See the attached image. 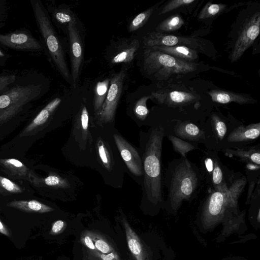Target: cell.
<instances>
[{
    "label": "cell",
    "mask_w": 260,
    "mask_h": 260,
    "mask_svg": "<svg viewBox=\"0 0 260 260\" xmlns=\"http://www.w3.org/2000/svg\"><path fill=\"white\" fill-rule=\"evenodd\" d=\"M203 181L200 167L187 157L169 161L163 174V185L168 192L164 205L167 212L175 215L184 201L195 199Z\"/></svg>",
    "instance_id": "cell-1"
},
{
    "label": "cell",
    "mask_w": 260,
    "mask_h": 260,
    "mask_svg": "<svg viewBox=\"0 0 260 260\" xmlns=\"http://www.w3.org/2000/svg\"><path fill=\"white\" fill-rule=\"evenodd\" d=\"M165 137L164 127L160 124L150 126L144 134L142 159L145 199L158 210L164 208L163 171L161 165L162 143Z\"/></svg>",
    "instance_id": "cell-2"
},
{
    "label": "cell",
    "mask_w": 260,
    "mask_h": 260,
    "mask_svg": "<svg viewBox=\"0 0 260 260\" xmlns=\"http://www.w3.org/2000/svg\"><path fill=\"white\" fill-rule=\"evenodd\" d=\"M247 183L246 177L238 172L226 189L208 190L198 213V219L205 229L211 230L240 212L239 199Z\"/></svg>",
    "instance_id": "cell-3"
},
{
    "label": "cell",
    "mask_w": 260,
    "mask_h": 260,
    "mask_svg": "<svg viewBox=\"0 0 260 260\" xmlns=\"http://www.w3.org/2000/svg\"><path fill=\"white\" fill-rule=\"evenodd\" d=\"M30 3L37 25L51 60L66 81L72 84L64 49L46 10L40 1L31 0Z\"/></svg>",
    "instance_id": "cell-4"
},
{
    "label": "cell",
    "mask_w": 260,
    "mask_h": 260,
    "mask_svg": "<svg viewBox=\"0 0 260 260\" xmlns=\"http://www.w3.org/2000/svg\"><path fill=\"white\" fill-rule=\"evenodd\" d=\"M218 152L208 149L204 150L200 167L208 189L216 191L228 188L237 174L221 162Z\"/></svg>",
    "instance_id": "cell-5"
},
{
    "label": "cell",
    "mask_w": 260,
    "mask_h": 260,
    "mask_svg": "<svg viewBox=\"0 0 260 260\" xmlns=\"http://www.w3.org/2000/svg\"><path fill=\"white\" fill-rule=\"evenodd\" d=\"M242 123L231 116L225 117L219 112H210L202 125L203 144L206 149L221 151L230 133Z\"/></svg>",
    "instance_id": "cell-6"
},
{
    "label": "cell",
    "mask_w": 260,
    "mask_h": 260,
    "mask_svg": "<svg viewBox=\"0 0 260 260\" xmlns=\"http://www.w3.org/2000/svg\"><path fill=\"white\" fill-rule=\"evenodd\" d=\"M41 85H17L0 95V126L41 94Z\"/></svg>",
    "instance_id": "cell-7"
},
{
    "label": "cell",
    "mask_w": 260,
    "mask_h": 260,
    "mask_svg": "<svg viewBox=\"0 0 260 260\" xmlns=\"http://www.w3.org/2000/svg\"><path fill=\"white\" fill-rule=\"evenodd\" d=\"M144 65L150 73L157 77H168L177 74H186L196 70L198 64L187 62L164 52L146 48L144 53Z\"/></svg>",
    "instance_id": "cell-8"
},
{
    "label": "cell",
    "mask_w": 260,
    "mask_h": 260,
    "mask_svg": "<svg viewBox=\"0 0 260 260\" xmlns=\"http://www.w3.org/2000/svg\"><path fill=\"white\" fill-rule=\"evenodd\" d=\"M260 12L248 17L242 24L230 56L232 62L237 61L254 43L259 34Z\"/></svg>",
    "instance_id": "cell-9"
},
{
    "label": "cell",
    "mask_w": 260,
    "mask_h": 260,
    "mask_svg": "<svg viewBox=\"0 0 260 260\" xmlns=\"http://www.w3.org/2000/svg\"><path fill=\"white\" fill-rule=\"evenodd\" d=\"M126 76V70L122 69L111 77L107 95L101 111L96 115L101 122L107 123L113 120Z\"/></svg>",
    "instance_id": "cell-10"
},
{
    "label": "cell",
    "mask_w": 260,
    "mask_h": 260,
    "mask_svg": "<svg viewBox=\"0 0 260 260\" xmlns=\"http://www.w3.org/2000/svg\"><path fill=\"white\" fill-rule=\"evenodd\" d=\"M69 37L70 57L71 66V85L76 88L83 59V48L77 23L70 24L67 27Z\"/></svg>",
    "instance_id": "cell-11"
},
{
    "label": "cell",
    "mask_w": 260,
    "mask_h": 260,
    "mask_svg": "<svg viewBox=\"0 0 260 260\" xmlns=\"http://www.w3.org/2000/svg\"><path fill=\"white\" fill-rule=\"evenodd\" d=\"M203 123L190 121H177L164 128L165 137L169 135L196 144H203Z\"/></svg>",
    "instance_id": "cell-12"
},
{
    "label": "cell",
    "mask_w": 260,
    "mask_h": 260,
    "mask_svg": "<svg viewBox=\"0 0 260 260\" xmlns=\"http://www.w3.org/2000/svg\"><path fill=\"white\" fill-rule=\"evenodd\" d=\"M259 135L260 122L252 123L246 125L242 123L230 133L223 150L250 145L257 139Z\"/></svg>",
    "instance_id": "cell-13"
},
{
    "label": "cell",
    "mask_w": 260,
    "mask_h": 260,
    "mask_svg": "<svg viewBox=\"0 0 260 260\" xmlns=\"http://www.w3.org/2000/svg\"><path fill=\"white\" fill-rule=\"evenodd\" d=\"M143 44L146 48L181 45L194 49L199 47L200 45L199 41L195 38L167 35L157 31L147 34L143 38Z\"/></svg>",
    "instance_id": "cell-14"
},
{
    "label": "cell",
    "mask_w": 260,
    "mask_h": 260,
    "mask_svg": "<svg viewBox=\"0 0 260 260\" xmlns=\"http://www.w3.org/2000/svg\"><path fill=\"white\" fill-rule=\"evenodd\" d=\"M0 44L15 50L37 51L43 49L40 42L24 31L0 34Z\"/></svg>",
    "instance_id": "cell-15"
},
{
    "label": "cell",
    "mask_w": 260,
    "mask_h": 260,
    "mask_svg": "<svg viewBox=\"0 0 260 260\" xmlns=\"http://www.w3.org/2000/svg\"><path fill=\"white\" fill-rule=\"evenodd\" d=\"M114 139L121 157L129 170L135 176H142V159L137 150L120 135L114 134Z\"/></svg>",
    "instance_id": "cell-16"
},
{
    "label": "cell",
    "mask_w": 260,
    "mask_h": 260,
    "mask_svg": "<svg viewBox=\"0 0 260 260\" xmlns=\"http://www.w3.org/2000/svg\"><path fill=\"white\" fill-rule=\"evenodd\" d=\"M139 46V41L135 39H123L118 41L114 44L108 55V61L113 65L132 62Z\"/></svg>",
    "instance_id": "cell-17"
},
{
    "label": "cell",
    "mask_w": 260,
    "mask_h": 260,
    "mask_svg": "<svg viewBox=\"0 0 260 260\" xmlns=\"http://www.w3.org/2000/svg\"><path fill=\"white\" fill-rule=\"evenodd\" d=\"M127 246L135 260H149V254L141 239L133 230L125 217L122 219Z\"/></svg>",
    "instance_id": "cell-18"
},
{
    "label": "cell",
    "mask_w": 260,
    "mask_h": 260,
    "mask_svg": "<svg viewBox=\"0 0 260 260\" xmlns=\"http://www.w3.org/2000/svg\"><path fill=\"white\" fill-rule=\"evenodd\" d=\"M61 99L56 98L51 100L38 114L31 122L27 125L20 135V137L32 134L37 129L43 126L61 103Z\"/></svg>",
    "instance_id": "cell-19"
},
{
    "label": "cell",
    "mask_w": 260,
    "mask_h": 260,
    "mask_svg": "<svg viewBox=\"0 0 260 260\" xmlns=\"http://www.w3.org/2000/svg\"><path fill=\"white\" fill-rule=\"evenodd\" d=\"M225 155L239 158L246 164H254L260 166V144L248 145L234 149H225L222 151Z\"/></svg>",
    "instance_id": "cell-20"
},
{
    "label": "cell",
    "mask_w": 260,
    "mask_h": 260,
    "mask_svg": "<svg viewBox=\"0 0 260 260\" xmlns=\"http://www.w3.org/2000/svg\"><path fill=\"white\" fill-rule=\"evenodd\" d=\"M214 102L226 104L234 102L239 104H254L256 101L247 94L220 89H214L208 92Z\"/></svg>",
    "instance_id": "cell-21"
},
{
    "label": "cell",
    "mask_w": 260,
    "mask_h": 260,
    "mask_svg": "<svg viewBox=\"0 0 260 260\" xmlns=\"http://www.w3.org/2000/svg\"><path fill=\"white\" fill-rule=\"evenodd\" d=\"M164 52L177 58L190 62H193L198 58V53L196 49L184 46H154L147 48Z\"/></svg>",
    "instance_id": "cell-22"
},
{
    "label": "cell",
    "mask_w": 260,
    "mask_h": 260,
    "mask_svg": "<svg viewBox=\"0 0 260 260\" xmlns=\"http://www.w3.org/2000/svg\"><path fill=\"white\" fill-rule=\"evenodd\" d=\"M7 206L23 211L45 213L54 211V209L37 200H15L10 202Z\"/></svg>",
    "instance_id": "cell-23"
},
{
    "label": "cell",
    "mask_w": 260,
    "mask_h": 260,
    "mask_svg": "<svg viewBox=\"0 0 260 260\" xmlns=\"http://www.w3.org/2000/svg\"><path fill=\"white\" fill-rule=\"evenodd\" d=\"M0 166L5 172L14 177L24 178L28 176V168L17 159H0Z\"/></svg>",
    "instance_id": "cell-24"
},
{
    "label": "cell",
    "mask_w": 260,
    "mask_h": 260,
    "mask_svg": "<svg viewBox=\"0 0 260 260\" xmlns=\"http://www.w3.org/2000/svg\"><path fill=\"white\" fill-rule=\"evenodd\" d=\"M111 78H107L96 83L94 89L93 107L97 115L101 111L107 95Z\"/></svg>",
    "instance_id": "cell-25"
},
{
    "label": "cell",
    "mask_w": 260,
    "mask_h": 260,
    "mask_svg": "<svg viewBox=\"0 0 260 260\" xmlns=\"http://www.w3.org/2000/svg\"><path fill=\"white\" fill-rule=\"evenodd\" d=\"M51 14L54 21L60 26H66L67 28L70 24L77 23L75 14L66 6L55 8Z\"/></svg>",
    "instance_id": "cell-26"
},
{
    "label": "cell",
    "mask_w": 260,
    "mask_h": 260,
    "mask_svg": "<svg viewBox=\"0 0 260 260\" xmlns=\"http://www.w3.org/2000/svg\"><path fill=\"white\" fill-rule=\"evenodd\" d=\"M167 137L171 142L173 150L179 153L181 157L186 158L190 151L199 149V145L182 140L175 136L169 135Z\"/></svg>",
    "instance_id": "cell-27"
},
{
    "label": "cell",
    "mask_w": 260,
    "mask_h": 260,
    "mask_svg": "<svg viewBox=\"0 0 260 260\" xmlns=\"http://www.w3.org/2000/svg\"><path fill=\"white\" fill-rule=\"evenodd\" d=\"M184 23V20L180 15H174L160 22L156 30L159 32H169L179 29Z\"/></svg>",
    "instance_id": "cell-28"
},
{
    "label": "cell",
    "mask_w": 260,
    "mask_h": 260,
    "mask_svg": "<svg viewBox=\"0 0 260 260\" xmlns=\"http://www.w3.org/2000/svg\"><path fill=\"white\" fill-rule=\"evenodd\" d=\"M246 211L243 210L235 216H234L223 222L224 228L222 231V237H226L234 231L239 229V225L245 223Z\"/></svg>",
    "instance_id": "cell-29"
},
{
    "label": "cell",
    "mask_w": 260,
    "mask_h": 260,
    "mask_svg": "<svg viewBox=\"0 0 260 260\" xmlns=\"http://www.w3.org/2000/svg\"><path fill=\"white\" fill-rule=\"evenodd\" d=\"M89 233L97 251L107 254L115 250L109 241L100 233L93 231H89Z\"/></svg>",
    "instance_id": "cell-30"
},
{
    "label": "cell",
    "mask_w": 260,
    "mask_h": 260,
    "mask_svg": "<svg viewBox=\"0 0 260 260\" xmlns=\"http://www.w3.org/2000/svg\"><path fill=\"white\" fill-rule=\"evenodd\" d=\"M227 7L223 4L207 3L201 11L198 16L200 20L212 18L219 15Z\"/></svg>",
    "instance_id": "cell-31"
},
{
    "label": "cell",
    "mask_w": 260,
    "mask_h": 260,
    "mask_svg": "<svg viewBox=\"0 0 260 260\" xmlns=\"http://www.w3.org/2000/svg\"><path fill=\"white\" fill-rule=\"evenodd\" d=\"M154 9V7L150 8L136 16L129 24L128 31L134 32L142 27L148 21Z\"/></svg>",
    "instance_id": "cell-32"
},
{
    "label": "cell",
    "mask_w": 260,
    "mask_h": 260,
    "mask_svg": "<svg viewBox=\"0 0 260 260\" xmlns=\"http://www.w3.org/2000/svg\"><path fill=\"white\" fill-rule=\"evenodd\" d=\"M23 189L11 180L0 176V194L8 195L21 193Z\"/></svg>",
    "instance_id": "cell-33"
},
{
    "label": "cell",
    "mask_w": 260,
    "mask_h": 260,
    "mask_svg": "<svg viewBox=\"0 0 260 260\" xmlns=\"http://www.w3.org/2000/svg\"><path fill=\"white\" fill-rule=\"evenodd\" d=\"M96 149L98 156L104 167L108 170H110L112 161L110 153L104 142L100 139L96 143Z\"/></svg>",
    "instance_id": "cell-34"
},
{
    "label": "cell",
    "mask_w": 260,
    "mask_h": 260,
    "mask_svg": "<svg viewBox=\"0 0 260 260\" xmlns=\"http://www.w3.org/2000/svg\"><path fill=\"white\" fill-rule=\"evenodd\" d=\"M151 98V95L144 96L137 101L135 105L134 111L136 117L142 121L147 118L149 111L146 105L148 100Z\"/></svg>",
    "instance_id": "cell-35"
},
{
    "label": "cell",
    "mask_w": 260,
    "mask_h": 260,
    "mask_svg": "<svg viewBox=\"0 0 260 260\" xmlns=\"http://www.w3.org/2000/svg\"><path fill=\"white\" fill-rule=\"evenodd\" d=\"M35 182H37V184L41 182L47 186L55 187L66 188L69 186V183L66 180L53 173L50 174L40 181L35 180Z\"/></svg>",
    "instance_id": "cell-36"
},
{
    "label": "cell",
    "mask_w": 260,
    "mask_h": 260,
    "mask_svg": "<svg viewBox=\"0 0 260 260\" xmlns=\"http://www.w3.org/2000/svg\"><path fill=\"white\" fill-rule=\"evenodd\" d=\"M78 122L83 138H86L89 124V114L85 105H82L78 114Z\"/></svg>",
    "instance_id": "cell-37"
},
{
    "label": "cell",
    "mask_w": 260,
    "mask_h": 260,
    "mask_svg": "<svg viewBox=\"0 0 260 260\" xmlns=\"http://www.w3.org/2000/svg\"><path fill=\"white\" fill-rule=\"evenodd\" d=\"M87 253L90 260H121L115 250L109 253L104 254L97 250L87 249Z\"/></svg>",
    "instance_id": "cell-38"
},
{
    "label": "cell",
    "mask_w": 260,
    "mask_h": 260,
    "mask_svg": "<svg viewBox=\"0 0 260 260\" xmlns=\"http://www.w3.org/2000/svg\"><path fill=\"white\" fill-rule=\"evenodd\" d=\"M194 2V0H172L169 1L162 8L160 14L168 13L178 8L188 5Z\"/></svg>",
    "instance_id": "cell-39"
},
{
    "label": "cell",
    "mask_w": 260,
    "mask_h": 260,
    "mask_svg": "<svg viewBox=\"0 0 260 260\" xmlns=\"http://www.w3.org/2000/svg\"><path fill=\"white\" fill-rule=\"evenodd\" d=\"M16 79L15 75L0 76V95L9 90V86L14 82Z\"/></svg>",
    "instance_id": "cell-40"
},
{
    "label": "cell",
    "mask_w": 260,
    "mask_h": 260,
    "mask_svg": "<svg viewBox=\"0 0 260 260\" xmlns=\"http://www.w3.org/2000/svg\"><path fill=\"white\" fill-rule=\"evenodd\" d=\"M80 241L88 249L96 250L94 243L91 238L89 231H83L81 235Z\"/></svg>",
    "instance_id": "cell-41"
},
{
    "label": "cell",
    "mask_w": 260,
    "mask_h": 260,
    "mask_svg": "<svg viewBox=\"0 0 260 260\" xmlns=\"http://www.w3.org/2000/svg\"><path fill=\"white\" fill-rule=\"evenodd\" d=\"M67 225V224L64 221L57 220L52 223L49 234L51 235H58L64 231Z\"/></svg>",
    "instance_id": "cell-42"
},
{
    "label": "cell",
    "mask_w": 260,
    "mask_h": 260,
    "mask_svg": "<svg viewBox=\"0 0 260 260\" xmlns=\"http://www.w3.org/2000/svg\"><path fill=\"white\" fill-rule=\"evenodd\" d=\"M0 233L7 237L10 236V233L6 225L0 220Z\"/></svg>",
    "instance_id": "cell-43"
},
{
    "label": "cell",
    "mask_w": 260,
    "mask_h": 260,
    "mask_svg": "<svg viewBox=\"0 0 260 260\" xmlns=\"http://www.w3.org/2000/svg\"><path fill=\"white\" fill-rule=\"evenodd\" d=\"M4 55V53L0 50V57H3Z\"/></svg>",
    "instance_id": "cell-44"
},
{
    "label": "cell",
    "mask_w": 260,
    "mask_h": 260,
    "mask_svg": "<svg viewBox=\"0 0 260 260\" xmlns=\"http://www.w3.org/2000/svg\"><path fill=\"white\" fill-rule=\"evenodd\" d=\"M226 260H244V259H240V258H231V259H226Z\"/></svg>",
    "instance_id": "cell-45"
}]
</instances>
